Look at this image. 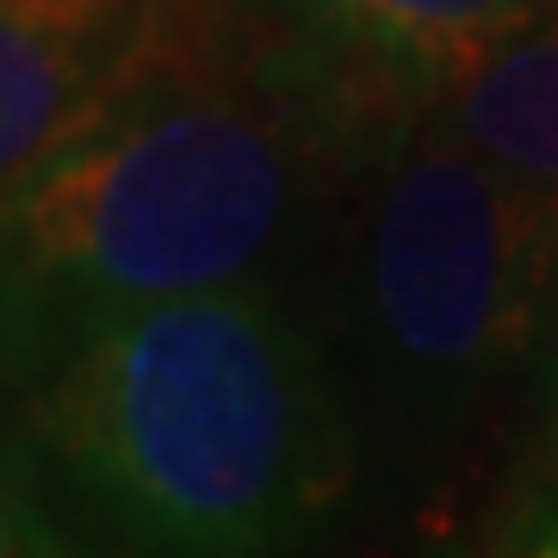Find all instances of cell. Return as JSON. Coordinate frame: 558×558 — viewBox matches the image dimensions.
<instances>
[{
	"label": "cell",
	"instance_id": "cell-1",
	"mask_svg": "<svg viewBox=\"0 0 558 558\" xmlns=\"http://www.w3.org/2000/svg\"><path fill=\"white\" fill-rule=\"evenodd\" d=\"M0 410L32 490L149 553H279L354 490L336 360L260 279L94 323Z\"/></svg>",
	"mask_w": 558,
	"mask_h": 558
},
{
	"label": "cell",
	"instance_id": "cell-2",
	"mask_svg": "<svg viewBox=\"0 0 558 558\" xmlns=\"http://www.w3.org/2000/svg\"><path fill=\"white\" fill-rule=\"evenodd\" d=\"M366 131L279 38L248 69L193 38L0 186V403L131 304L260 279Z\"/></svg>",
	"mask_w": 558,
	"mask_h": 558
},
{
	"label": "cell",
	"instance_id": "cell-3",
	"mask_svg": "<svg viewBox=\"0 0 558 558\" xmlns=\"http://www.w3.org/2000/svg\"><path fill=\"white\" fill-rule=\"evenodd\" d=\"M341 341L366 398L416 440H447L534 348L558 286V223L435 106L354 149Z\"/></svg>",
	"mask_w": 558,
	"mask_h": 558
},
{
	"label": "cell",
	"instance_id": "cell-4",
	"mask_svg": "<svg viewBox=\"0 0 558 558\" xmlns=\"http://www.w3.org/2000/svg\"><path fill=\"white\" fill-rule=\"evenodd\" d=\"M274 38L304 57L366 119L435 106L502 38L539 20V0H255Z\"/></svg>",
	"mask_w": 558,
	"mask_h": 558
},
{
	"label": "cell",
	"instance_id": "cell-5",
	"mask_svg": "<svg viewBox=\"0 0 558 558\" xmlns=\"http://www.w3.org/2000/svg\"><path fill=\"white\" fill-rule=\"evenodd\" d=\"M186 44L193 32L149 0L100 13L0 0V186L112 112Z\"/></svg>",
	"mask_w": 558,
	"mask_h": 558
},
{
	"label": "cell",
	"instance_id": "cell-6",
	"mask_svg": "<svg viewBox=\"0 0 558 558\" xmlns=\"http://www.w3.org/2000/svg\"><path fill=\"white\" fill-rule=\"evenodd\" d=\"M435 112L558 223V20H527L502 38Z\"/></svg>",
	"mask_w": 558,
	"mask_h": 558
},
{
	"label": "cell",
	"instance_id": "cell-7",
	"mask_svg": "<svg viewBox=\"0 0 558 558\" xmlns=\"http://www.w3.org/2000/svg\"><path fill=\"white\" fill-rule=\"evenodd\" d=\"M62 534L50 509L38 502V490L25 484V472L13 465V453H0V558L20 553H57Z\"/></svg>",
	"mask_w": 558,
	"mask_h": 558
},
{
	"label": "cell",
	"instance_id": "cell-8",
	"mask_svg": "<svg viewBox=\"0 0 558 558\" xmlns=\"http://www.w3.org/2000/svg\"><path fill=\"white\" fill-rule=\"evenodd\" d=\"M32 7H69V13H100V7H124V0H32Z\"/></svg>",
	"mask_w": 558,
	"mask_h": 558
}]
</instances>
